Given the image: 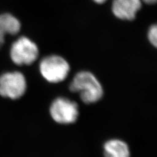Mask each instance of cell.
I'll return each mask as SVG.
<instances>
[{"label": "cell", "instance_id": "obj_1", "mask_svg": "<svg viewBox=\"0 0 157 157\" xmlns=\"http://www.w3.org/2000/svg\"><path fill=\"white\" fill-rule=\"evenodd\" d=\"M69 89L73 93H77L86 105L96 104L104 95V88L100 81L88 71L78 72L70 82Z\"/></svg>", "mask_w": 157, "mask_h": 157}, {"label": "cell", "instance_id": "obj_2", "mask_svg": "<svg viewBox=\"0 0 157 157\" xmlns=\"http://www.w3.org/2000/svg\"><path fill=\"white\" fill-rule=\"evenodd\" d=\"M51 119L57 124L68 126L75 124L80 115L78 104L70 98L59 96L54 99L48 107Z\"/></svg>", "mask_w": 157, "mask_h": 157}, {"label": "cell", "instance_id": "obj_3", "mask_svg": "<svg viewBox=\"0 0 157 157\" xmlns=\"http://www.w3.org/2000/svg\"><path fill=\"white\" fill-rule=\"evenodd\" d=\"M39 71L48 82L58 84L66 79L70 71V66L63 58L51 55L45 57L41 61Z\"/></svg>", "mask_w": 157, "mask_h": 157}, {"label": "cell", "instance_id": "obj_4", "mask_svg": "<svg viewBox=\"0 0 157 157\" xmlns=\"http://www.w3.org/2000/svg\"><path fill=\"white\" fill-rule=\"evenodd\" d=\"M26 78L22 73L13 71L0 76V96L13 100H18L26 94Z\"/></svg>", "mask_w": 157, "mask_h": 157}, {"label": "cell", "instance_id": "obj_5", "mask_svg": "<svg viewBox=\"0 0 157 157\" xmlns=\"http://www.w3.org/2000/svg\"><path fill=\"white\" fill-rule=\"evenodd\" d=\"M10 56L12 61L18 66L31 65L39 56V49L35 43L22 36L12 45Z\"/></svg>", "mask_w": 157, "mask_h": 157}, {"label": "cell", "instance_id": "obj_6", "mask_svg": "<svg viewBox=\"0 0 157 157\" xmlns=\"http://www.w3.org/2000/svg\"><path fill=\"white\" fill-rule=\"evenodd\" d=\"M141 7V0H113L112 11L118 18L132 21Z\"/></svg>", "mask_w": 157, "mask_h": 157}, {"label": "cell", "instance_id": "obj_7", "mask_svg": "<svg viewBox=\"0 0 157 157\" xmlns=\"http://www.w3.org/2000/svg\"><path fill=\"white\" fill-rule=\"evenodd\" d=\"M103 157H131V150L126 142L120 138L106 140L102 147Z\"/></svg>", "mask_w": 157, "mask_h": 157}, {"label": "cell", "instance_id": "obj_8", "mask_svg": "<svg viewBox=\"0 0 157 157\" xmlns=\"http://www.w3.org/2000/svg\"><path fill=\"white\" fill-rule=\"evenodd\" d=\"M21 24L18 20L9 13L0 14V48L5 42L7 34L15 35L21 30Z\"/></svg>", "mask_w": 157, "mask_h": 157}, {"label": "cell", "instance_id": "obj_9", "mask_svg": "<svg viewBox=\"0 0 157 157\" xmlns=\"http://www.w3.org/2000/svg\"><path fill=\"white\" fill-rule=\"evenodd\" d=\"M148 39L152 45L156 47L157 45V26L156 24L150 27L148 32Z\"/></svg>", "mask_w": 157, "mask_h": 157}, {"label": "cell", "instance_id": "obj_10", "mask_svg": "<svg viewBox=\"0 0 157 157\" xmlns=\"http://www.w3.org/2000/svg\"><path fill=\"white\" fill-rule=\"evenodd\" d=\"M141 2H144L147 4H154L156 3V0H141Z\"/></svg>", "mask_w": 157, "mask_h": 157}, {"label": "cell", "instance_id": "obj_11", "mask_svg": "<svg viewBox=\"0 0 157 157\" xmlns=\"http://www.w3.org/2000/svg\"><path fill=\"white\" fill-rule=\"evenodd\" d=\"M94 2L97 3H99V4H101V3H105L107 0H93Z\"/></svg>", "mask_w": 157, "mask_h": 157}]
</instances>
